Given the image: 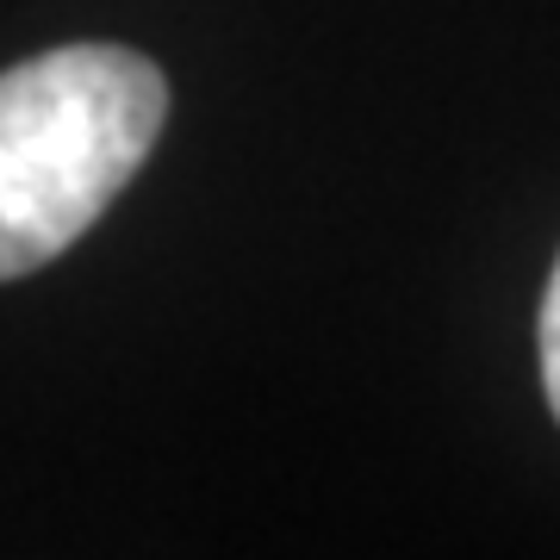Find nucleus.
I'll list each match as a JSON object with an SVG mask.
<instances>
[{
	"mask_svg": "<svg viewBox=\"0 0 560 560\" xmlns=\"http://www.w3.org/2000/svg\"><path fill=\"white\" fill-rule=\"evenodd\" d=\"M168 81L125 44H62L0 75V280L57 261L156 150Z\"/></svg>",
	"mask_w": 560,
	"mask_h": 560,
	"instance_id": "obj_1",
	"label": "nucleus"
},
{
	"mask_svg": "<svg viewBox=\"0 0 560 560\" xmlns=\"http://www.w3.org/2000/svg\"><path fill=\"white\" fill-rule=\"evenodd\" d=\"M541 386H548V405L560 418V261L548 275V293H541Z\"/></svg>",
	"mask_w": 560,
	"mask_h": 560,
	"instance_id": "obj_2",
	"label": "nucleus"
}]
</instances>
